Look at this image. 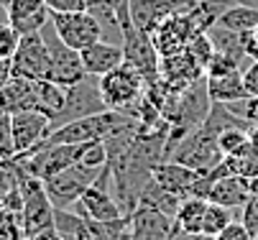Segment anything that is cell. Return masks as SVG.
<instances>
[{
    "instance_id": "obj_1",
    "label": "cell",
    "mask_w": 258,
    "mask_h": 240,
    "mask_svg": "<svg viewBox=\"0 0 258 240\" xmlns=\"http://www.w3.org/2000/svg\"><path fill=\"white\" fill-rule=\"evenodd\" d=\"M97 87H100V97L105 102L107 110H118V113H131L141 97H143V77L138 74L136 66H131L128 61L120 64L118 69L107 72L102 77H97Z\"/></svg>"
},
{
    "instance_id": "obj_2",
    "label": "cell",
    "mask_w": 258,
    "mask_h": 240,
    "mask_svg": "<svg viewBox=\"0 0 258 240\" xmlns=\"http://www.w3.org/2000/svg\"><path fill=\"white\" fill-rule=\"evenodd\" d=\"M44 39H46V46H49V54H51V69H49V79L61 85V87H75L80 85L82 79H87L90 74L85 72V64H82V56L77 49L67 46L51 26V21L41 28Z\"/></svg>"
},
{
    "instance_id": "obj_3",
    "label": "cell",
    "mask_w": 258,
    "mask_h": 240,
    "mask_svg": "<svg viewBox=\"0 0 258 240\" xmlns=\"http://www.w3.org/2000/svg\"><path fill=\"white\" fill-rule=\"evenodd\" d=\"M110 182H113V171H110V166H105L100 171V177L85 189V194L72 204V210H75L77 215H82V217H87V220H102V222L125 217L120 202L107 189Z\"/></svg>"
},
{
    "instance_id": "obj_4",
    "label": "cell",
    "mask_w": 258,
    "mask_h": 240,
    "mask_svg": "<svg viewBox=\"0 0 258 240\" xmlns=\"http://www.w3.org/2000/svg\"><path fill=\"white\" fill-rule=\"evenodd\" d=\"M21 192H23V212L21 215H23V225H26V237L54 227L56 207L51 204V199L46 194L44 182L36 179V177H28V174H21Z\"/></svg>"
},
{
    "instance_id": "obj_5",
    "label": "cell",
    "mask_w": 258,
    "mask_h": 240,
    "mask_svg": "<svg viewBox=\"0 0 258 240\" xmlns=\"http://www.w3.org/2000/svg\"><path fill=\"white\" fill-rule=\"evenodd\" d=\"M102 169H90L85 164H75V166H69L67 171H61V174L46 179L44 187H46V194H49L51 204L56 210H69L72 204L85 194V189L100 177Z\"/></svg>"
},
{
    "instance_id": "obj_6",
    "label": "cell",
    "mask_w": 258,
    "mask_h": 240,
    "mask_svg": "<svg viewBox=\"0 0 258 240\" xmlns=\"http://www.w3.org/2000/svg\"><path fill=\"white\" fill-rule=\"evenodd\" d=\"M51 26L56 36L72 46V49H87L95 41L102 39V21L92 11H77V13H51Z\"/></svg>"
},
{
    "instance_id": "obj_7",
    "label": "cell",
    "mask_w": 258,
    "mask_h": 240,
    "mask_svg": "<svg viewBox=\"0 0 258 240\" xmlns=\"http://www.w3.org/2000/svg\"><path fill=\"white\" fill-rule=\"evenodd\" d=\"M11 59H13V72L18 77H26V79H33V82L49 79L51 54H49V46H46V39H44L41 31L21 36L16 54Z\"/></svg>"
},
{
    "instance_id": "obj_8",
    "label": "cell",
    "mask_w": 258,
    "mask_h": 240,
    "mask_svg": "<svg viewBox=\"0 0 258 240\" xmlns=\"http://www.w3.org/2000/svg\"><path fill=\"white\" fill-rule=\"evenodd\" d=\"M195 6V0H131L128 13L138 33L151 39V33L174 13L189 11Z\"/></svg>"
},
{
    "instance_id": "obj_9",
    "label": "cell",
    "mask_w": 258,
    "mask_h": 240,
    "mask_svg": "<svg viewBox=\"0 0 258 240\" xmlns=\"http://www.w3.org/2000/svg\"><path fill=\"white\" fill-rule=\"evenodd\" d=\"M195 36H197V31L192 26L189 11H181V13L169 16L151 33V44H154V49H156L159 56H171V54H179V51L187 49Z\"/></svg>"
},
{
    "instance_id": "obj_10",
    "label": "cell",
    "mask_w": 258,
    "mask_h": 240,
    "mask_svg": "<svg viewBox=\"0 0 258 240\" xmlns=\"http://www.w3.org/2000/svg\"><path fill=\"white\" fill-rule=\"evenodd\" d=\"M128 217H131V240H174L181 232L171 215L156 207H146V204H138Z\"/></svg>"
},
{
    "instance_id": "obj_11",
    "label": "cell",
    "mask_w": 258,
    "mask_h": 240,
    "mask_svg": "<svg viewBox=\"0 0 258 240\" xmlns=\"http://www.w3.org/2000/svg\"><path fill=\"white\" fill-rule=\"evenodd\" d=\"M51 133V118L41 110H23L13 115V146L16 156L36 151Z\"/></svg>"
},
{
    "instance_id": "obj_12",
    "label": "cell",
    "mask_w": 258,
    "mask_h": 240,
    "mask_svg": "<svg viewBox=\"0 0 258 240\" xmlns=\"http://www.w3.org/2000/svg\"><path fill=\"white\" fill-rule=\"evenodd\" d=\"M102 110H107V108H105V102L100 97V87H97V82L90 85V77H87V79H82L75 87H67V108H64L61 118L51 125V130L64 125V123H69V120L95 115V113H102Z\"/></svg>"
},
{
    "instance_id": "obj_13",
    "label": "cell",
    "mask_w": 258,
    "mask_h": 240,
    "mask_svg": "<svg viewBox=\"0 0 258 240\" xmlns=\"http://www.w3.org/2000/svg\"><path fill=\"white\" fill-rule=\"evenodd\" d=\"M6 21L21 36H26V33H39L51 21V11L46 6V0H8Z\"/></svg>"
},
{
    "instance_id": "obj_14",
    "label": "cell",
    "mask_w": 258,
    "mask_h": 240,
    "mask_svg": "<svg viewBox=\"0 0 258 240\" xmlns=\"http://www.w3.org/2000/svg\"><path fill=\"white\" fill-rule=\"evenodd\" d=\"M151 177L159 187H164L166 192L181 197V199H187L192 194V187L197 184V179L202 174H197L195 169L189 166H184L179 161H159L154 169H151Z\"/></svg>"
},
{
    "instance_id": "obj_15",
    "label": "cell",
    "mask_w": 258,
    "mask_h": 240,
    "mask_svg": "<svg viewBox=\"0 0 258 240\" xmlns=\"http://www.w3.org/2000/svg\"><path fill=\"white\" fill-rule=\"evenodd\" d=\"M82 64H85V72L90 77H102L107 72L118 69L120 64H125V49L120 44H107V41H95L92 46L80 51Z\"/></svg>"
},
{
    "instance_id": "obj_16",
    "label": "cell",
    "mask_w": 258,
    "mask_h": 240,
    "mask_svg": "<svg viewBox=\"0 0 258 240\" xmlns=\"http://www.w3.org/2000/svg\"><path fill=\"white\" fill-rule=\"evenodd\" d=\"M159 72H161V79H166L169 85H176V87H187L205 77V69L189 56L187 49L179 54H171V56H161Z\"/></svg>"
},
{
    "instance_id": "obj_17",
    "label": "cell",
    "mask_w": 258,
    "mask_h": 240,
    "mask_svg": "<svg viewBox=\"0 0 258 240\" xmlns=\"http://www.w3.org/2000/svg\"><path fill=\"white\" fill-rule=\"evenodd\" d=\"M0 110H6L11 115L23 113V110H39L36 82L16 74L3 90H0Z\"/></svg>"
},
{
    "instance_id": "obj_18",
    "label": "cell",
    "mask_w": 258,
    "mask_h": 240,
    "mask_svg": "<svg viewBox=\"0 0 258 240\" xmlns=\"http://www.w3.org/2000/svg\"><path fill=\"white\" fill-rule=\"evenodd\" d=\"M253 194L248 179L243 177H220L212 182L210 192H207V199L220 204V207H228V210H238L248 202V197Z\"/></svg>"
},
{
    "instance_id": "obj_19",
    "label": "cell",
    "mask_w": 258,
    "mask_h": 240,
    "mask_svg": "<svg viewBox=\"0 0 258 240\" xmlns=\"http://www.w3.org/2000/svg\"><path fill=\"white\" fill-rule=\"evenodd\" d=\"M207 85V95L212 102L228 105V102H238L243 97H248V90L243 85V72H233V74H220V77H205Z\"/></svg>"
},
{
    "instance_id": "obj_20",
    "label": "cell",
    "mask_w": 258,
    "mask_h": 240,
    "mask_svg": "<svg viewBox=\"0 0 258 240\" xmlns=\"http://www.w3.org/2000/svg\"><path fill=\"white\" fill-rule=\"evenodd\" d=\"M205 210H207V199L205 197L189 194L187 199H181L179 210H176V217H174V222L181 230V235H187V237H200L202 235Z\"/></svg>"
},
{
    "instance_id": "obj_21",
    "label": "cell",
    "mask_w": 258,
    "mask_h": 240,
    "mask_svg": "<svg viewBox=\"0 0 258 240\" xmlns=\"http://www.w3.org/2000/svg\"><path fill=\"white\" fill-rule=\"evenodd\" d=\"M36 97H39V110L46 113L54 125L67 108V87L51 79H41V82H36Z\"/></svg>"
},
{
    "instance_id": "obj_22",
    "label": "cell",
    "mask_w": 258,
    "mask_h": 240,
    "mask_svg": "<svg viewBox=\"0 0 258 240\" xmlns=\"http://www.w3.org/2000/svg\"><path fill=\"white\" fill-rule=\"evenodd\" d=\"M207 33H210V39H212V44H215V51L233 56L240 66H243V64H245V66L250 64L248 56H245V46H243V33L230 31V28H223V26H212Z\"/></svg>"
},
{
    "instance_id": "obj_23",
    "label": "cell",
    "mask_w": 258,
    "mask_h": 240,
    "mask_svg": "<svg viewBox=\"0 0 258 240\" xmlns=\"http://www.w3.org/2000/svg\"><path fill=\"white\" fill-rule=\"evenodd\" d=\"M215 26H223V28H230V31H238V33H245V31H253L258 26V8L255 6H230L223 16L217 18Z\"/></svg>"
},
{
    "instance_id": "obj_24",
    "label": "cell",
    "mask_w": 258,
    "mask_h": 240,
    "mask_svg": "<svg viewBox=\"0 0 258 240\" xmlns=\"http://www.w3.org/2000/svg\"><path fill=\"white\" fill-rule=\"evenodd\" d=\"M233 222V215L228 207H220V204L207 199V210H205V220H202V235L200 237H217L228 225Z\"/></svg>"
},
{
    "instance_id": "obj_25",
    "label": "cell",
    "mask_w": 258,
    "mask_h": 240,
    "mask_svg": "<svg viewBox=\"0 0 258 240\" xmlns=\"http://www.w3.org/2000/svg\"><path fill=\"white\" fill-rule=\"evenodd\" d=\"M23 237H26L23 215L8 207H0V240H23Z\"/></svg>"
},
{
    "instance_id": "obj_26",
    "label": "cell",
    "mask_w": 258,
    "mask_h": 240,
    "mask_svg": "<svg viewBox=\"0 0 258 240\" xmlns=\"http://www.w3.org/2000/svg\"><path fill=\"white\" fill-rule=\"evenodd\" d=\"M187 51H189V56L202 66V69H207L210 59L215 56V44H212V39H210V33H197V36L189 41Z\"/></svg>"
},
{
    "instance_id": "obj_27",
    "label": "cell",
    "mask_w": 258,
    "mask_h": 240,
    "mask_svg": "<svg viewBox=\"0 0 258 240\" xmlns=\"http://www.w3.org/2000/svg\"><path fill=\"white\" fill-rule=\"evenodd\" d=\"M228 113H233L235 118L250 123V125H258V95H248L238 102H228L225 105Z\"/></svg>"
},
{
    "instance_id": "obj_28",
    "label": "cell",
    "mask_w": 258,
    "mask_h": 240,
    "mask_svg": "<svg viewBox=\"0 0 258 240\" xmlns=\"http://www.w3.org/2000/svg\"><path fill=\"white\" fill-rule=\"evenodd\" d=\"M110 0H46L51 13H77V11H95L97 6Z\"/></svg>"
},
{
    "instance_id": "obj_29",
    "label": "cell",
    "mask_w": 258,
    "mask_h": 240,
    "mask_svg": "<svg viewBox=\"0 0 258 240\" xmlns=\"http://www.w3.org/2000/svg\"><path fill=\"white\" fill-rule=\"evenodd\" d=\"M233 72H243L240 64L233 56H228V54L215 51V56L210 59L207 69H205V77H220V74H233Z\"/></svg>"
},
{
    "instance_id": "obj_30",
    "label": "cell",
    "mask_w": 258,
    "mask_h": 240,
    "mask_svg": "<svg viewBox=\"0 0 258 240\" xmlns=\"http://www.w3.org/2000/svg\"><path fill=\"white\" fill-rule=\"evenodd\" d=\"M18 41H21V33L8 21H0V59H11L16 54Z\"/></svg>"
},
{
    "instance_id": "obj_31",
    "label": "cell",
    "mask_w": 258,
    "mask_h": 240,
    "mask_svg": "<svg viewBox=\"0 0 258 240\" xmlns=\"http://www.w3.org/2000/svg\"><path fill=\"white\" fill-rule=\"evenodd\" d=\"M80 164H85V166H90V169H102V166H107V146H105V141L87 143V148H85Z\"/></svg>"
},
{
    "instance_id": "obj_32",
    "label": "cell",
    "mask_w": 258,
    "mask_h": 240,
    "mask_svg": "<svg viewBox=\"0 0 258 240\" xmlns=\"http://www.w3.org/2000/svg\"><path fill=\"white\" fill-rule=\"evenodd\" d=\"M240 222L245 225V230L250 232V237L258 232V192H253L248 197V202L240 207Z\"/></svg>"
},
{
    "instance_id": "obj_33",
    "label": "cell",
    "mask_w": 258,
    "mask_h": 240,
    "mask_svg": "<svg viewBox=\"0 0 258 240\" xmlns=\"http://www.w3.org/2000/svg\"><path fill=\"white\" fill-rule=\"evenodd\" d=\"M243 85L248 95H258V61H250L243 69Z\"/></svg>"
},
{
    "instance_id": "obj_34",
    "label": "cell",
    "mask_w": 258,
    "mask_h": 240,
    "mask_svg": "<svg viewBox=\"0 0 258 240\" xmlns=\"http://www.w3.org/2000/svg\"><path fill=\"white\" fill-rule=\"evenodd\" d=\"M13 77H16V72H13V59H0V90H3Z\"/></svg>"
},
{
    "instance_id": "obj_35",
    "label": "cell",
    "mask_w": 258,
    "mask_h": 240,
    "mask_svg": "<svg viewBox=\"0 0 258 240\" xmlns=\"http://www.w3.org/2000/svg\"><path fill=\"white\" fill-rule=\"evenodd\" d=\"M28 240H61V235H59V230H56V227H49V230H41V232L31 235Z\"/></svg>"
},
{
    "instance_id": "obj_36",
    "label": "cell",
    "mask_w": 258,
    "mask_h": 240,
    "mask_svg": "<svg viewBox=\"0 0 258 240\" xmlns=\"http://www.w3.org/2000/svg\"><path fill=\"white\" fill-rule=\"evenodd\" d=\"M253 39H255V41H258V26H255V28H253Z\"/></svg>"
},
{
    "instance_id": "obj_37",
    "label": "cell",
    "mask_w": 258,
    "mask_h": 240,
    "mask_svg": "<svg viewBox=\"0 0 258 240\" xmlns=\"http://www.w3.org/2000/svg\"><path fill=\"white\" fill-rule=\"evenodd\" d=\"M176 240V237H174ZM187 240H210V237H187Z\"/></svg>"
},
{
    "instance_id": "obj_38",
    "label": "cell",
    "mask_w": 258,
    "mask_h": 240,
    "mask_svg": "<svg viewBox=\"0 0 258 240\" xmlns=\"http://www.w3.org/2000/svg\"><path fill=\"white\" fill-rule=\"evenodd\" d=\"M250 240H258V232H255V235H253V237H250Z\"/></svg>"
},
{
    "instance_id": "obj_39",
    "label": "cell",
    "mask_w": 258,
    "mask_h": 240,
    "mask_svg": "<svg viewBox=\"0 0 258 240\" xmlns=\"http://www.w3.org/2000/svg\"><path fill=\"white\" fill-rule=\"evenodd\" d=\"M212 240H220V237H212Z\"/></svg>"
},
{
    "instance_id": "obj_40",
    "label": "cell",
    "mask_w": 258,
    "mask_h": 240,
    "mask_svg": "<svg viewBox=\"0 0 258 240\" xmlns=\"http://www.w3.org/2000/svg\"><path fill=\"white\" fill-rule=\"evenodd\" d=\"M23 240H28V237H23Z\"/></svg>"
}]
</instances>
